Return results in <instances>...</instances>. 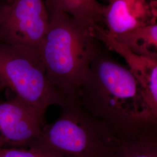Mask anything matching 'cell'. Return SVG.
<instances>
[{"label":"cell","mask_w":157,"mask_h":157,"mask_svg":"<svg viewBox=\"0 0 157 157\" xmlns=\"http://www.w3.org/2000/svg\"><path fill=\"white\" fill-rule=\"evenodd\" d=\"M48 13L49 27L40 47L47 78L69 103L79 101L80 88L99 41L67 13Z\"/></svg>","instance_id":"cell-1"},{"label":"cell","mask_w":157,"mask_h":157,"mask_svg":"<svg viewBox=\"0 0 157 157\" xmlns=\"http://www.w3.org/2000/svg\"><path fill=\"white\" fill-rule=\"evenodd\" d=\"M108 51L100 45L96 52L81 86L79 102L103 121L143 123L140 86L129 68L116 61Z\"/></svg>","instance_id":"cell-2"},{"label":"cell","mask_w":157,"mask_h":157,"mask_svg":"<svg viewBox=\"0 0 157 157\" xmlns=\"http://www.w3.org/2000/svg\"><path fill=\"white\" fill-rule=\"evenodd\" d=\"M59 118L45 124L28 147L48 157H114L122 140L105 122L85 110L79 101L62 107Z\"/></svg>","instance_id":"cell-3"},{"label":"cell","mask_w":157,"mask_h":157,"mask_svg":"<svg viewBox=\"0 0 157 157\" xmlns=\"http://www.w3.org/2000/svg\"><path fill=\"white\" fill-rule=\"evenodd\" d=\"M0 84L44 114L51 105L69 104L48 80L38 49L0 40Z\"/></svg>","instance_id":"cell-4"},{"label":"cell","mask_w":157,"mask_h":157,"mask_svg":"<svg viewBox=\"0 0 157 157\" xmlns=\"http://www.w3.org/2000/svg\"><path fill=\"white\" fill-rule=\"evenodd\" d=\"M50 15L44 0H3L0 6V40L40 50Z\"/></svg>","instance_id":"cell-5"},{"label":"cell","mask_w":157,"mask_h":157,"mask_svg":"<svg viewBox=\"0 0 157 157\" xmlns=\"http://www.w3.org/2000/svg\"><path fill=\"white\" fill-rule=\"evenodd\" d=\"M44 116L17 96L0 102V148H28L45 125Z\"/></svg>","instance_id":"cell-6"},{"label":"cell","mask_w":157,"mask_h":157,"mask_svg":"<svg viewBox=\"0 0 157 157\" xmlns=\"http://www.w3.org/2000/svg\"><path fill=\"white\" fill-rule=\"evenodd\" d=\"M93 35L109 50L122 56L140 85L144 102V123H155L157 118V58L139 56L118 43L102 26L93 30Z\"/></svg>","instance_id":"cell-7"},{"label":"cell","mask_w":157,"mask_h":157,"mask_svg":"<svg viewBox=\"0 0 157 157\" xmlns=\"http://www.w3.org/2000/svg\"><path fill=\"white\" fill-rule=\"evenodd\" d=\"M156 0H112L104 6V23L112 35L157 23Z\"/></svg>","instance_id":"cell-8"},{"label":"cell","mask_w":157,"mask_h":157,"mask_svg":"<svg viewBox=\"0 0 157 157\" xmlns=\"http://www.w3.org/2000/svg\"><path fill=\"white\" fill-rule=\"evenodd\" d=\"M45 2L48 12L67 13L91 34L96 26L104 23V6L97 0H45Z\"/></svg>","instance_id":"cell-9"},{"label":"cell","mask_w":157,"mask_h":157,"mask_svg":"<svg viewBox=\"0 0 157 157\" xmlns=\"http://www.w3.org/2000/svg\"><path fill=\"white\" fill-rule=\"evenodd\" d=\"M111 36L118 43L135 54L157 58V23Z\"/></svg>","instance_id":"cell-10"},{"label":"cell","mask_w":157,"mask_h":157,"mask_svg":"<svg viewBox=\"0 0 157 157\" xmlns=\"http://www.w3.org/2000/svg\"><path fill=\"white\" fill-rule=\"evenodd\" d=\"M114 157H157V143L149 140L122 141Z\"/></svg>","instance_id":"cell-11"},{"label":"cell","mask_w":157,"mask_h":157,"mask_svg":"<svg viewBox=\"0 0 157 157\" xmlns=\"http://www.w3.org/2000/svg\"><path fill=\"white\" fill-rule=\"evenodd\" d=\"M2 157H48L32 148H0Z\"/></svg>","instance_id":"cell-12"},{"label":"cell","mask_w":157,"mask_h":157,"mask_svg":"<svg viewBox=\"0 0 157 157\" xmlns=\"http://www.w3.org/2000/svg\"><path fill=\"white\" fill-rule=\"evenodd\" d=\"M4 89H5L4 87L1 84H0V93L2 91V90H4Z\"/></svg>","instance_id":"cell-13"},{"label":"cell","mask_w":157,"mask_h":157,"mask_svg":"<svg viewBox=\"0 0 157 157\" xmlns=\"http://www.w3.org/2000/svg\"><path fill=\"white\" fill-rule=\"evenodd\" d=\"M2 1H3V0H0V6L1 5V4H2Z\"/></svg>","instance_id":"cell-14"},{"label":"cell","mask_w":157,"mask_h":157,"mask_svg":"<svg viewBox=\"0 0 157 157\" xmlns=\"http://www.w3.org/2000/svg\"><path fill=\"white\" fill-rule=\"evenodd\" d=\"M6 1H7V2H10V1H11L12 0H5Z\"/></svg>","instance_id":"cell-15"},{"label":"cell","mask_w":157,"mask_h":157,"mask_svg":"<svg viewBox=\"0 0 157 157\" xmlns=\"http://www.w3.org/2000/svg\"><path fill=\"white\" fill-rule=\"evenodd\" d=\"M112 1V0H109V2H110V1Z\"/></svg>","instance_id":"cell-16"},{"label":"cell","mask_w":157,"mask_h":157,"mask_svg":"<svg viewBox=\"0 0 157 157\" xmlns=\"http://www.w3.org/2000/svg\"><path fill=\"white\" fill-rule=\"evenodd\" d=\"M0 157H2V156H1V154H0Z\"/></svg>","instance_id":"cell-17"}]
</instances>
